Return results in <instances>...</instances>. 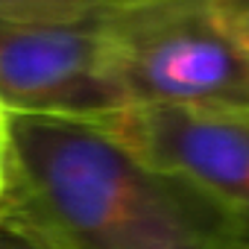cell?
<instances>
[{"label":"cell","instance_id":"3","mask_svg":"<svg viewBox=\"0 0 249 249\" xmlns=\"http://www.w3.org/2000/svg\"><path fill=\"white\" fill-rule=\"evenodd\" d=\"M0 108L85 123L129 108L100 12L73 24L0 21Z\"/></svg>","mask_w":249,"mask_h":249},{"label":"cell","instance_id":"10","mask_svg":"<svg viewBox=\"0 0 249 249\" xmlns=\"http://www.w3.org/2000/svg\"><path fill=\"white\" fill-rule=\"evenodd\" d=\"M3 194H6V176H3V161H0V211H3Z\"/></svg>","mask_w":249,"mask_h":249},{"label":"cell","instance_id":"2","mask_svg":"<svg viewBox=\"0 0 249 249\" xmlns=\"http://www.w3.org/2000/svg\"><path fill=\"white\" fill-rule=\"evenodd\" d=\"M100 18L129 106L249 117V47L208 0H114Z\"/></svg>","mask_w":249,"mask_h":249},{"label":"cell","instance_id":"5","mask_svg":"<svg viewBox=\"0 0 249 249\" xmlns=\"http://www.w3.org/2000/svg\"><path fill=\"white\" fill-rule=\"evenodd\" d=\"M114 0H0L3 24H73L85 21Z\"/></svg>","mask_w":249,"mask_h":249},{"label":"cell","instance_id":"1","mask_svg":"<svg viewBox=\"0 0 249 249\" xmlns=\"http://www.w3.org/2000/svg\"><path fill=\"white\" fill-rule=\"evenodd\" d=\"M3 211L44 249H231V226L185 182L150 167L103 126L6 114Z\"/></svg>","mask_w":249,"mask_h":249},{"label":"cell","instance_id":"8","mask_svg":"<svg viewBox=\"0 0 249 249\" xmlns=\"http://www.w3.org/2000/svg\"><path fill=\"white\" fill-rule=\"evenodd\" d=\"M3 147H6V111L0 108V161H3Z\"/></svg>","mask_w":249,"mask_h":249},{"label":"cell","instance_id":"11","mask_svg":"<svg viewBox=\"0 0 249 249\" xmlns=\"http://www.w3.org/2000/svg\"><path fill=\"white\" fill-rule=\"evenodd\" d=\"M231 249H249V240H246V243H237V246H231Z\"/></svg>","mask_w":249,"mask_h":249},{"label":"cell","instance_id":"6","mask_svg":"<svg viewBox=\"0 0 249 249\" xmlns=\"http://www.w3.org/2000/svg\"><path fill=\"white\" fill-rule=\"evenodd\" d=\"M214 6V12L226 21V24H243L249 21V0H208Z\"/></svg>","mask_w":249,"mask_h":249},{"label":"cell","instance_id":"7","mask_svg":"<svg viewBox=\"0 0 249 249\" xmlns=\"http://www.w3.org/2000/svg\"><path fill=\"white\" fill-rule=\"evenodd\" d=\"M0 249H44V246H38V243H33L9 229H0Z\"/></svg>","mask_w":249,"mask_h":249},{"label":"cell","instance_id":"9","mask_svg":"<svg viewBox=\"0 0 249 249\" xmlns=\"http://www.w3.org/2000/svg\"><path fill=\"white\" fill-rule=\"evenodd\" d=\"M234 30H237V36L243 38V44L249 47V21H243V24H234Z\"/></svg>","mask_w":249,"mask_h":249},{"label":"cell","instance_id":"4","mask_svg":"<svg viewBox=\"0 0 249 249\" xmlns=\"http://www.w3.org/2000/svg\"><path fill=\"white\" fill-rule=\"evenodd\" d=\"M150 167L185 182L249 240V117L164 106H129L100 120Z\"/></svg>","mask_w":249,"mask_h":249}]
</instances>
